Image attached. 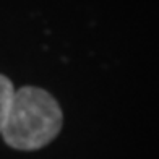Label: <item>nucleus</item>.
Masks as SVG:
<instances>
[{"label":"nucleus","instance_id":"1","mask_svg":"<svg viewBox=\"0 0 159 159\" xmlns=\"http://www.w3.org/2000/svg\"><path fill=\"white\" fill-rule=\"evenodd\" d=\"M62 125L63 114L55 98L46 89L25 86L13 94L2 136L15 149L34 151L55 140Z\"/></svg>","mask_w":159,"mask_h":159},{"label":"nucleus","instance_id":"2","mask_svg":"<svg viewBox=\"0 0 159 159\" xmlns=\"http://www.w3.org/2000/svg\"><path fill=\"white\" fill-rule=\"evenodd\" d=\"M13 94H15L13 83L5 75H0V133H2V128L7 122V117H8Z\"/></svg>","mask_w":159,"mask_h":159}]
</instances>
